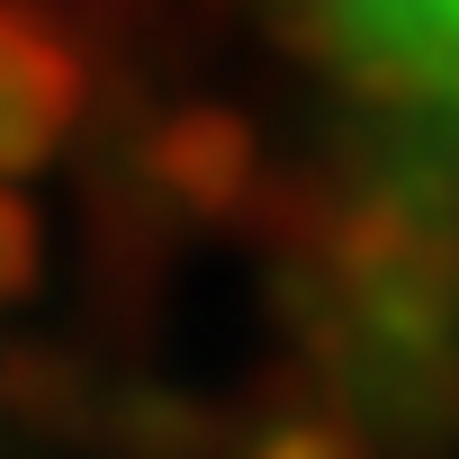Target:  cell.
<instances>
[{
  "label": "cell",
  "mask_w": 459,
  "mask_h": 459,
  "mask_svg": "<svg viewBox=\"0 0 459 459\" xmlns=\"http://www.w3.org/2000/svg\"><path fill=\"white\" fill-rule=\"evenodd\" d=\"M360 189L459 235V0H271Z\"/></svg>",
  "instance_id": "6da1fadb"
}]
</instances>
